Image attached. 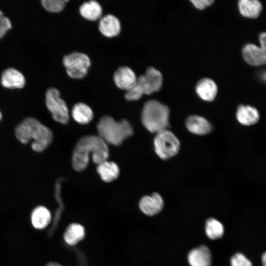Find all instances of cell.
<instances>
[{"label":"cell","instance_id":"cell-1","mask_svg":"<svg viewBox=\"0 0 266 266\" xmlns=\"http://www.w3.org/2000/svg\"><path fill=\"white\" fill-rule=\"evenodd\" d=\"M91 153L93 161L97 165L107 160L108 157L107 144L98 135H87L78 139L72 156L73 169L77 171L84 170L89 163Z\"/></svg>","mask_w":266,"mask_h":266},{"label":"cell","instance_id":"cell-2","mask_svg":"<svg viewBox=\"0 0 266 266\" xmlns=\"http://www.w3.org/2000/svg\"><path fill=\"white\" fill-rule=\"evenodd\" d=\"M15 134L18 140L23 144L33 139L32 148L37 152L45 150L53 139L51 130L36 119L31 117L26 118L17 125Z\"/></svg>","mask_w":266,"mask_h":266},{"label":"cell","instance_id":"cell-3","mask_svg":"<svg viewBox=\"0 0 266 266\" xmlns=\"http://www.w3.org/2000/svg\"><path fill=\"white\" fill-rule=\"evenodd\" d=\"M99 136L106 143L120 145L124 140L133 133V128L126 120L116 121L109 116H104L97 125Z\"/></svg>","mask_w":266,"mask_h":266},{"label":"cell","instance_id":"cell-4","mask_svg":"<svg viewBox=\"0 0 266 266\" xmlns=\"http://www.w3.org/2000/svg\"><path fill=\"white\" fill-rule=\"evenodd\" d=\"M169 116V110L167 106L156 100H150L143 107L141 121L149 132L156 133L167 129Z\"/></svg>","mask_w":266,"mask_h":266},{"label":"cell","instance_id":"cell-5","mask_svg":"<svg viewBox=\"0 0 266 266\" xmlns=\"http://www.w3.org/2000/svg\"><path fill=\"white\" fill-rule=\"evenodd\" d=\"M154 145L157 155L161 159L167 160L178 153L180 143L175 135L167 129L156 133Z\"/></svg>","mask_w":266,"mask_h":266},{"label":"cell","instance_id":"cell-6","mask_svg":"<svg viewBox=\"0 0 266 266\" xmlns=\"http://www.w3.org/2000/svg\"><path fill=\"white\" fill-rule=\"evenodd\" d=\"M45 103L56 121L62 124H66L68 122V109L65 101L60 97L58 89L51 88L47 90Z\"/></svg>","mask_w":266,"mask_h":266},{"label":"cell","instance_id":"cell-7","mask_svg":"<svg viewBox=\"0 0 266 266\" xmlns=\"http://www.w3.org/2000/svg\"><path fill=\"white\" fill-rule=\"evenodd\" d=\"M63 64L70 77L80 79L87 73L91 61L89 57L81 52H73L65 56Z\"/></svg>","mask_w":266,"mask_h":266},{"label":"cell","instance_id":"cell-8","mask_svg":"<svg viewBox=\"0 0 266 266\" xmlns=\"http://www.w3.org/2000/svg\"><path fill=\"white\" fill-rule=\"evenodd\" d=\"M260 47L251 43L245 45L242 49L245 61L252 66H258L266 64V33L259 36Z\"/></svg>","mask_w":266,"mask_h":266},{"label":"cell","instance_id":"cell-9","mask_svg":"<svg viewBox=\"0 0 266 266\" xmlns=\"http://www.w3.org/2000/svg\"><path fill=\"white\" fill-rule=\"evenodd\" d=\"M141 82L145 95H150L158 91L162 85L163 78L161 72L153 67H149L144 74L137 78Z\"/></svg>","mask_w":266,"mask_h":266},{"label":"cell","instance_id":"cell-10","mask_svg":"<svg viewBox=\"0 0 266 266\" xmlns=\"http://www.w3.org/2000/svg\"><path fill=\"white\" fill-rule=\"evenodd\" d=\"M164 206V201L158 193H153L151 196L142 197L139 202L140 210L145 215L155 216L161 212Z\"/></svg>","mask_w":266,"mask_h":266},{"label":"cell","instance_id":"cell-11","mask_svg":"<svg viewBox=\"0 0 266 266\" xmlns=\"http://www.w3.org/2000/svg\"><path fill=\"white\" fill-rule=\"evenodd\" d=\"M212 260L211 251L204 245L192 249L187 255V261L190 266H211Z\"/></svg>","mask_w":266,"mask_h":266},{"label":"cell","instance_id":"cell-12","mask_svg":"<svg viewBox=\"0 0 266 266\" xmlns=\"http://www.w3.org/2000/svg\"><path fill=\"white\" fill-rule=\"evenodd\" d=\"M2 86L8 89H21L26 83L24 75L17 69L9 67L5 69L0 77Z\"/></svg>","mask_w":266,"mask_h":266},{"label":"cell","instance_id":"cell-13","mask_svg":"<svg viewBox=\"0 0 266 266\" xmlns=\"http://www.w3.org/2000/svg\"><path fill=\"white\" fill-rule=\"evenodd\" d=\"M114 81L118 88L126 91L136 83L137 78L134 71L128 66H121L114 74Z\"/></svg>","mask_w":266,"mask_h":266},{"label":"cell","instance_id":"cell-14","mask_svg":"<svg viewBox=\"0 0 266 266\" xmlns=\"http://www.w3.org/2000/svg\"><path fill=\"white\" fill-rule=\"evenodd\" d=\"M236 118L242 125L250 126L259 122L260 115L255 107L249 105L240 104L237 108Z\"/></svg>","mask_w":266,"mask_h":266},{"label":"cell","instance_id":"cell-15","mask_svg":"<svg viewBox=\"0 0 266 266\" xmlns=\"http://www.w3.org/2000/svg\"><path fill=\"white\" fill-rule=\"evenodd\" d=\"M186 126L189 131L197 135H205L210 133L212 127L205 118L198 115H191L186 121Z\"/></svg>","mask_w":266,"mask_h":266},{"label":"cell","instance_id":"cell-16","mask_svg":"<svg viewBox=\"0 0 266 266\" xmlns=\"http://www.w3.org/2000/svg\"><path fill=\"white\" fill-rule=\"evenodd\" d=\"M53 217L49 210L40 205L32 211L31 215V223L33 227L37 230L46 228L52 221Z\"/></svg>","mask_w":266,"mask_h":266},{"label":"cell","instance_id":"cell-17","mask_svg":"<svg viewBox=\"0 0 266 266\" xmlns=\"http://www.w3.org/2000/svg\"><path fill=\"white\" fill-rule=\"evenodd\" d=\"M64 180L63 178L57 179L55 185V198L58 204L51 222V225L48 231V236L52 237L59 224L62 214L64 210L65 206L61 198L62 183Z\"/></svg>","mask_w":266,"mask_h":266},{"label":"cell","instance_id":"cell-18","mask_svg":"<svg viewBox=\"0 0 266 266\" xmlns=\"http://www.w3.org/2000/svg\"><path fill=\"white\" fill-rule=\"evenodd\" d=\"M99 28L101 33L108 37L117 36L121 30L120 22L115 16L108 14L102 17Z\"/></svg>","mask_w":266,"mask_h":266},{"label":"cell","instance_id":"cell-19","mask_svg":"<svg viewBox=\"0 0 266 266\" xmlns=\"http://www.w3.org/2000/svg\"><path fill=\"white\" fill-rule=\"evenodd\" d=\"M198 95L203 100L211 101L215 98L217 93V87L212 79L204 78L200 80L196 87Z\"/></svg>","mask_w":266,"mask_h":266},{"label":"cell","instance_id":"cell-20","mask_svg":"<svg viewBox=\"0 0 266 266\" xmlns=\"http://www.w3.org/2000/svg\"><path fill=\"white\" fill-rule=\"evenodd\" d=\"M85 236L84 227L77 223L70 224L66 228L63 238L66 244L73 246L82 240Z\"/></svg>","mask_w":266,"mask_h":266},{"label":"cell","instance_id":"cell-21","mask_svg":"<svg viewBox=\"0 0 266 266\" xmlns=\"http://www.w3.org/2000/svg\"><path fill=\"white\" fill-rule=\"evenodd\" d=\"M97 170L101 179L105 182H110L116 179L119 175L118 166L113 162L105 160L98 164Z\"/></svg>","mask_w":266,"mask_h":266},{"label":"cell","instance_id":"cell-22","mask_svg":"<svg viewBox=\"0 0 266 266\" xmlns=\"http://www.w3.org/2000/svg\"><path fill=\"white\" fill-rule=\"evenodd\" d=\"M238 6L241 14L249 18H257L262 10V5L257 0H240Z\"/></svg>","mask_w":266,"mask_h":266},{"label":"cell","instance_id":"cell-23","mask_svg":"<svg viewBox=\"0 0 266 266\" xmlns=\"http://www.w3.org/2000/svg\"><path fill=\"white\" fill-rule=\"evenodd\" d=\"M71 115L76 122L81 124L90 123L94 117L92 109L88 105L82 102H78L73 106Z\"/></svg>","mask_w":266,"mask_h":266},{"label":"cell","instance_id":"cell-24","mask_svg":"<svg viewBox=\"0 0 266 266\" xmlns=\"http://www.w3.org/2000/svg\"><path fill=\"white\" fill-rule=\"evenodd\" d=\"M79 12L84 18L88 20L96 21L101 17L102 10L98 1L90 0L82 4L79 8Z\"/></svg>","mask_w":266,"mask_h":266},{"label":"cell","instance_id":"cell-25","mask_svg":"<svg viewBox=\"0 0 266 266\" xmlns=\"http://www.w3.org/2000/svg\"><path fill=\"white\" fill-rule=\"evenodd\" d=\"M205 233L209 239L211 240L218 239L224 234V226L217 219L209 218L205 222Z\"/></svg>","mask_w":266,"mask_h":266},{"label":"cell","instance_id":"cell-26","mask_svg":"<svg viewBox=\"0 0 266 266\" xmlns=\"http://www.w3.org/2000/svg\"><path fill=\"white\" fill-rule=\"evenodd\" d=\"M144 94V90L141 82L137 78L135 84L126 91L125 99L129 101L137 100Z\"/></svg>","mask_w":266,"mask_h":266},{"label":"cell","instance_id":"cell-27","mask_svg":"<svg viewBox=\"0 0 266 266\" xmlns=\"http://www.w3.org/2000/svg\"><path fill=\"white\" fill-rule=\"evenodd\" d=\"M67 0H42L41 4L43 8L50 12H60L64 8Z\"/></svg>","mask_w":266,"mask_h":266},{"label":"cell","instance_id":"cell-28","mask_svg":"<svg viewBox=\"0 0 266 266\" xmlns=\"http://www.w3.org/2000/svg\"><path fill=\"white\" fill-rule=\"evenodd\" d=\"M231 266H253L252 261L243 253L237 252L230 259Z\"/></svg>","mask_w":266,"mask_h":266},{"label":"cell","instance_id":"cell-29","mask_svg":"<svg viewBox=\"0 0 266 266\" xmlns=\"http://www.w3.org/2000/svg\"><path fill=\"white\" fill-rule=\"evenodd\" d=\"M12 28L9 19L5 16L0 10V39L3 37Z\"/></svg>","mask_w":266,"mask_h":266},{"label":"cell","instance_id":"cell-30","mask_svg":"<svg viewBox=\"0 0 266 266\" xmlns=\"http://www.w3.org/2000/svg\"><path fill=\"white\" fill-rule=\"evenodd\" d=\"M193 5L198 9H203L212 4L213 0H191Z\"/></svg>","mask_w":266,"mask_h":266},{"label":"cell","instance_id":"cell-31","mask_svg":"<svg viewBox=\"0 0 266 266\" xmlns=\"http://www.w3.org/2000/svg\"><path fill=\"white\" fill-rule=\"evenodd\" d=\"M261 261L262 266H266V251H264L262 254Z\"/></svg>","mask_w":266,"mask_h":266},{"label":"cell","instance_id":"cell-32","mask_svg":"<svg viewBox=\"0 0 266 266\" xmlns=\"http://www.w3.org/2000/svg\"><path fill=\"white\" fill-rule=\"evenodd\" d=\"M45 266H63L57 262H50L47 263Z\"/></svg>","mask_w":266,"mask_h":266},{"label":"cell","instance_id":"cell-33","mask_svg":"<svg viewBox=\"0 0 266 266\" xmlns=\"http://www.w3.org/2000/svg\"><path fill=\"white\" fill-rule=\"evenodd\" d=\"M1 119V112L0 111V121Z\"/></svg>","mask_w":266,"mask_h":266}]
</instances>
